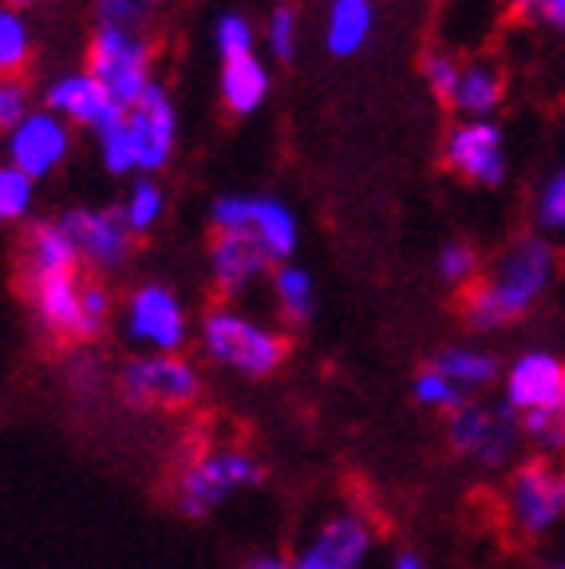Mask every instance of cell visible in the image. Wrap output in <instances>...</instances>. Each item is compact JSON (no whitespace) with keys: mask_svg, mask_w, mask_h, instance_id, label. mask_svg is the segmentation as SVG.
I'll return each mask as SVG.
<instances>
[{"mask_svg":"<svg viewBox=\"0 0 565 569\" xmlns=\"http://www.w3.org/2000/svg\"><path fill=\"white\" fill-rule=\"evenodd\" d=\"M554 249L542 238H526L514 249H506L498 266L490 269V277L483 281H470L463 289V320H467L475 332H495L511 320L526 317L531 305L538 301L542 293L554 281Z\"/></svg>","mask_w":565,"mask_h":569,"instance_id":"cell-1","label":"cell"},{"mask_svg":"<svg viewBox=\"0 0 565 569\" xmlns=\"http://www.w3.org/2000/svg\"><path fill=\"white\" fill-rule=\"evenodd\" d=\"M266 467L246 447H218L206 436H186L178 459L170 462V498L186 518H206L230 495L257 487Z\"/></svg>","mask_w":565,"mask_h":569,"instance_id":"cell-2","label":"cell"},{"mask_svg":"<svg viewBox=\"0 0 565 569\" xmlns=\"http://www.w3.org/2000/svg\"><path fill=\"white\" fill-rule=\"evenodd\" d=\"M202 345L218 365L241 376H269L289 360V340L281 332L254 325L234 309H210L202 320Z\"/></svg>","mask_w":565,"mask_h":569,"instance_id":"cell-3","label":"cell"},{"mask_svg":"<svg viewBox=\"0 0 565 569\" xmlns=\"http://www.w3.org/2000/svg\"><path fill=\"white\" fill-rule=\"evenodd\" d=\"M119 396L135 411H190L202 396L195 365L175 352L135 356L119 372Z\"/></svg>","mask_w":565,"mask_h":569,"instance_id":"cell-4","label":"cell"},{"mask_svg":"<svg viewBox=\"0 0 565 569\" xmlns=\"http://www.w3.org/2000/svg\"><path fill=\"white\" fill-rule=\"evenodd\" d=\"M506 515L526 538H542L565 522V459L538 455L522 462L506 487Z\"/></svg>","mask_w":565,"mask_h":569,"instance_id":"cell-5","label":"cell"},{"mask_svg":"<svg viewBox=\"0 0 565 569\" xmlns=\"http://www.w3.org/2000/svg\"><path fill=\"white\" fill-rule=\"evenodd\" d=\"M88 71L111 91L119 107H131L142 91L150 88V44L142 32H127V28H96L88 48Z\"/></svg>","mask_w":565,"mask_h":569,"instance_id":"cell-6","label":"cell"},{"mask_svg":"<svg viewBox=\"0 0 565 569\" xmlns=\"http://www.w3.org/2000/svg\"><path fill=\"white\" fill-rule=\"evenodd\" d=\"M518 416L514 408H486V403H459L447 419V443L459 459L475 467H506L518 447Z\"/></svg>","mask_w":565,"mask_h":569,"instance_id":"cell-7","label":"cell"},{"mask_svg":"<svg viewBox=\"0 0 565 569\" xmlns=\"http://www.w3.org/2000/svg\"><path fill=\"white\" fill-rule=\"evenodd\" d=\"M24 301L32 309L36 325L60 345H83V289L88 281L80 269L68 273H44V277H20Z\"/></svg>","mask_w":565,"mask_h":569,"instance_id":"cell-8","label":"cell"},{"mask_svg":"<svg viewBox=\"0 0 565 569\" xmlns=\"http://www.w3.org/2000/svg\"><path fill=\"white\" fill-rule=\"evenodd\" d=\"M218 230H241L257 238L269 249V258L281 261L297 249V218L289 206L274 202V198H246V194H226L214 202L210 210Z\"/></svg>","mask_w":565,"mask_h":569,"instance_id":"cell-9","label":"cell"},{"mask_svg":"<svg viewBox=\"0 0 565 569\" xmlns=\"http://www.w3.org/2000/svg\"><path fill=\"white\" fill-rule=\"evenodd\" d=\"M123 123L135 147V170L155 174V170L167 167L170 154H175V139H178V111L159 83H150V88L127 107Z\"/></svg>","mask_w":565,"mask_h":569,"instance_id":"cell-10","label":"cell"},{"mask_svg":"<svg viewBox=\"0 0 565 569\" xmlns=\"http://www.w3.org/2000/svg\"><path fill=\"white\" fill-rule=\"evenodd\" d=\"M71 151V134L68 123L52 111H28L9 134H4V154H9V167L24 170L28 178H48Z\"/></svg>","mask_w":565,"mask_h":569,"instance_id":"cell-11","label":"cell"},{"mask_svg":"<svg viewBox=\"0 0 565 569\" xmlns=\"http://www.w3.org/2000/svg\"><path fill=\"white\" fill-rule=\"evenodd\" d=\"M443 162L467 182L478 187H503L506 178V147L503 131L486 119H467V123L450 127L443 142Z\"/></svg>","mask_w":565,"mask_h":569,"instance_id":"cell-12","label":"cell"},{"mask_svg":"<svg viewBox=\"0 0 565 569\" xmlns=\"http://www.w3.org/2000/svg\"><path fill=\"white\" fill-rule=\"evenodd\" d=\"M60 226L76 246V258L91 269H119L131 258V230L123 210H71L60 218Z\"/></svg>","mask_w":565,"mask_h":569,"instance_id":"cell-13","label":"cell"},{"mask_svg":"<svg viewBox=\"0 0 565 569\" xmlns=\"http://www.w3.org/2000/svg\"><path fill=\"white\" fill-rule=\"evenodd\" d=\"M48 111L68 123H80L88 131H103V127L123 119V107L111 99V91L91 76V71H71L63 80H56L48 88Z\"/></svg>","mask_w":565,"mask_h":569,"instance_id":"cell-14","label":"cell"},{"mask_svg":"<svg viewBox=\"0 0 565 569\" xmlns=\"http://www.w3.org/2000/svg\"><path fill=\"white\" fill-rule=\"evenodd\" d=\"M127 329H131L135 340H147L159 352H175L186 340L182 305L162 284H142L131 293V305H127Z\"/></svg>","mask_w":565,"mask_h":569,"instance_id":"cell-15","label":"cell"},{"mask_svg":"<svg viewBox=\"0 0 565 569\" xmlns=\"http://www.w3.org/2000/svg\"><path fill=\"white\" fill-rule=\"evenodd\" d=\"M371 550V526L360 515H336L317 530L297 569H360Z\"/></svg>","mask_w":565,"mask_h":569,"instance_id":"cell-16","label":"cell"},{"mask_svg":"<svg viewBox=\"0 0 565 569\" xmlns=\"http://www.w3.org/2000/svg\"><path fill=\"white\" fill-rule=\"evenodd\" d=\"M565 396V360L549 352H531L514 360L511 376H506V400H511L514 416L549 408Z\"/></svg>","mask_w":565,"mask_h":569,"instance_id":"cell-17","label":"cell"},{"mask_svg":"<svg viewBox=\"0 0 565 569\" xmlns=\"http://www.w3.org/2000/svg\"><path fill=\"white\" fill-rule=\"evenodd\" d=\"M269 266H274V258L257 238H249L241 230H218V238L210 246V273L221 293H241Z\"/></svg>","mask_w":565,"mask_h":569,"instance_id":"cell-18","label":"cell"},{"mask_svg":"<svg viewBox=\"0 0 565 569\" xmlns=\"http://www.w3.org/2000/svg\"><path fill=\"white\" fill-rule=\"evenodd\" d=\"M80 269L76 246L63 233L60 222H36L20 241V277H44V273H68Z\"/></svg>","mask_w":565,"mask_h":569,"instance_id":"cell-19","label":"cell"},{"mask_svg":"<svg viewBox=\"0 0 565 569\" xmlns=\"http://www.w3.org/2000/svg\"><path fill=\"white\" fill-rule=\"evenodd\" d=\"M503 96H506L503 71H498L490 60H470V63H463L459 83H455V91H450V107L463 111L467 119H486L498 111Z\"/></svg>","mask_w":565,"mask_h":569,"instance_id":"cell-20","label":"cell"},{"mask_svg":"<svg viewBox=\"0 0 565 569\" xmlns=\"http://www.w3.org/2000/svg\"><path fill=\"white\" fill-rule=\"evenodd\" d=\"M269 96V68L257 56H241V60H226L221 68V103L230 107L234 116H254L257 107Z\"/></svg>","mask_w":565,"mask_h":569,"instance_id":"cell-21","label":"cell"},{"mask_svg":"<svg viewBox=\"0 0 565 569\" xmlns=\"http://www.w3.org/2000/svg\"><path fill=\"white\" fill-rule=\"evenodd\" d=\"M371 24H376L371 0H333V4H328V20H325L328 52L356 56L364 44H368Z\"/></svg>","mask_w":565,"mask_h":569,"instance_id":"cell-22","label":"cell"},{"mask_svg":"<svg viewBox=\"0 0 565 569\" xmlns=\"http://www.w3.org/2000/svg\"><path fill=\"white\" fill-rule=\"evenodd\" d=\"M435 372L447 376L455 388L467 396V391H478L498 376V360L490 352H475V348H447L432 360Z\"/></svg>","mask_w":565,"mask_h":569,"instance_id":"cell-23","label":"cell"},{"mask_svg":"<svg viewBox=\"0 0 565 569\" xmlns=\"http://www.w3.org/2000/svg\"><path fill=\"white\" fill-rule=\"evenodd\" d=\"M32 56V32H28L20 9L0 4V76H17Z\"/></svg>","mask_w":565,"mask_h":569,"instance_id":"cell-24","label":"cell"},{"mask_svg":"<svg viewBox=\"0 0 565 569\" xmlns=\"http://www.w3.org/2000/svg\"><path fill=\"white\" fill-rule=\"evenodd\" d=\"M162 206H167V198H162L159 182L155 178H139L131 187V194H127L123 202V222L131 233H147L150 226L162 218Z\"/></svg>","mask_w":565,"mask_h":569,"instance_id":"cell-25","label":"cell"},{"mask_svg":"<svg viewBox=\"0 0 565 569\" xmlns=\"http://www.w3.org/2000/svg\"><path fill=\"white\" fill-rule=\"evenodd\" d=\"M274 289H277V305L289 320H309L313 312V281L305 269L297 266H281L274 277Z\"/></svg>","mask_w":565,"mask_h":569,"instance_id":"cell-26","label":"cell"},{"mask_svg":"<svg viewBox=\"0 0 565 569\" xmlns=\"http://www.w3.org/2000/svg\"><path fill=\"white\" fill-rule=\"evenodd\" d=\"M32 210V178L17 167H0V222H20Z\"/></svg>","mask_w":565,"mask_h":569,"instance_id":"cell-27","label":"cell"},{"mask_svg":"<svg viewBox=\"0 0 565 569\" xmlns=\"http://www.w3.org/2000/svg\"><path fill=\"white\" fill-rule=\"evenodd\" d=\"M162 0H96V17L103 28H127V32H142L150 12L159 9Z\"/></svg>","mask_w":565,"mask_h":569,"instance_id":"cell-28","label":"cell"},{"mask_svg":"<svg viewBox=\"0 0 565 569\" xmlns=\"http://www.w3.org/2000/svg\"><path fill=\"white\" fill-rule=\"evenodd\" d=\"M254 24H249L241 12H226L214 24V44H218L221 60H241V56H254Z\"/></svg>","mask_w":565,"mask_h":569,"instance_id":"cell-29","label":"cell"},{"mask_svg":"<svg viewBox=\"0 0 565 569\" xmlns=\"http://www.w3.org/2000/svg\"><path fill=\"white\" fill-rule=\"evenodd\" d=\"M99 154H103V167L111 170V174L135 170V147H131V134H127L123 119L99 131Z\"/></svg>","mask_w":565,"mask_h":569,"instance_id":"cell-30","label":"cell"},{"mask_svg":"<svg viewBox=\"0 0 565 569\" xmlns=\"http://www.w3.org/2000/svg\"><path fill=\"white\" fill-rule=\"evenodd\" d=\"M439 277L447 284H459V289H467L470 281H478V253L470 246H463V241H450V246H443Z\"/></svg>","mask_w":565,"mask_h":569,"instance_id":"cell-31","label":"cell"},{"mask_svg":"<svg viewBox=\"0 0 565 569\" xmlns=\"http://www.w3.org/2000/svg\"><path fill=\"white\" fill-rule=\"evenodd\" d=\"M534 218H538L542 230H565V162L542 187L538 202H534Z\"/></svg>","mask_w":565,"mask_h":569,"instance_id":"cell-32","label":"cell"},{"mask_svg":"<svg viewBox=\"0 0 565 569\" xmlns=\"http://www.w3.org/2000/svg\"><path fill=\"white\" fill-rule=\"evenodd\" d=\"M416 400L427 403V408H443V411H455L463 403V391L447 380L443 372H435L432 365L416 376Z\"/></svg>","mask_w":565,"mask_h":569,"instance_id":"cell-33","label":"cell"},{"mask_svg":"<svg viewBox=\"0 0 565 569\" xmlns=\"http://www.w3.org/2000/svg\"><path fill=\"white\" fill-rule=\"evenodd\" d=\"M28 116V83L20 76H0V134H9Z\"/></svg>","mask_w":565,"mask_h":569,"instance_id":"cell-34","label":"cell"},{"mask_svg":"<svg viewBox=\"0 0 565 569\" xmlns=\"http://www.w3.org/2000/svg\"><path fill=\"white\" fill-rule=\"evenodd\" d=\"M266 44L277 60H293L297 56V12L293 9H277L266 24Z\"/></svg>","mask_w":565,"mask_h":569,"instance_id":"cell-35","label":"cell"},{"mask_svg":"<svg viewBox=\"0 0 565 569\" xmlns=\"http://www.w3.org/2000/svg\"><path fill=\"white\" fill-rule=\"evenodd\" d=\"M459 71H463V63L455 60L450 52H427L424 80L432 83L435 96L447 99V103H450V91H455V83H459Z\"/></svg>","mask_w":565,"mask_h":569,"instance_id":"cell-36","label":"cell"},{"mask_svg":"<svg viewBox=\"0 0 565 569\" xmlns=\"http://www.w3.org/2000/svg\"><path fill=\"white\" fill-rule=\"evenodd\" d=\"M511 4L522 20H534V24H549L557 32H565V0H511Z\"/></svg>","mask_w":565,"mask_h":569,"instance_id":"cell-37","label":"cell"},{"mask_svg":"<svg viewBox=\"0 0 565 569\" xmlns=\"http://www.w3.org/2000/svg\"><path fill=\"white\" fill-rule=\"evenodd\" d=\"M246 569H297V566H289V561H281V558H257V561H249Z\"/></svg>","mask_w":565,"mask_h":569,"instance_id":"cell-38","label":"cell"},{"mask_svg":"<svg viewBox=\"0 0 565 569\" xmlns=\"http://www.w3.org/2000/svg\"><path fill=\"white\" fill-rule=\"evenodd\" d=\"M396 569H424V561H419L416 553H399V558H396Z\"/></svg>","mask_w":565,"mask_h":569,"instance_id":"cell-39","label":"cell"},{"mask_svg":"<svg viewBox=\"0 0 565 569\" xmlns=\"http://www.w3.org/2000/svg\"><path fill=\"white\" fill-rule=\"evenodd\" d=\"M9 9H24V4H36V0H4Z\"/></svg>","mask_w":565,"mask_h":569,"instance_id":"cell-40","label":"cell"},{"mask_svg":"<svg viewBox=\"0 0 565 569\" xmlns=\"http://www.w3.org/2000/svg\"><path fill=\"white\" fill-rule=\"evenodd\" d=\"M554 569H565V561H557V566H554Z\"/></svg>","mask_w":565,"mask_h":569,"instance_id":"cell-41","label":"cell"}]
</instances>
